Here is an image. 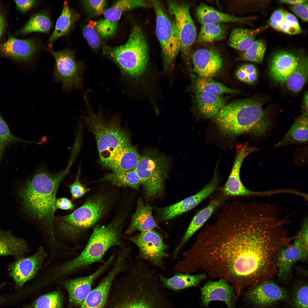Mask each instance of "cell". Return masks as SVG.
Instances as JSON below:
<instances>
[{"label": "cell", "instance_id": "f1b7e54d", "mask_svg": "<svg viewBox=\"0 0 308 308\" xmlns=\"http://www.w3.org/2000/svg\"><path fill=\"white\" fill-rule=\"evenodd\" d=\"M197 106L199 112L208 118H214L225 104V99L200 90H195Z\"/></svg>", "mask_w": 308, "mask_h": 308}, {"label": "cell", "instance_id": "680465c9", "mask_svg": "<svg viewBox=\"0 0 308 308\" xmlns=\"http://www.w3.org/2000/svg\"><path fill=\"white\" fill-rule=\"evenodd\" d=\"M279 2L294 5L301 3H308V1L305 0H280Z\"/></svg>", "mask_w": 308, "mask_h": 308}, {"label": "cell", "instance_id": "44dd1931", "mask_svg": "<svg viewBox=\"0 0 308 308\" xmlns=\"http://www.w3.org/2000/svg\"><path fill=\"white\" fill-rule=\"evenodd\" d=\"M219 181L218 177L214 175L209 182L197 193L164 208L161 214L162 220L171 219L195 207L215 190Z\"/></svg>", "mask_w": 308, "mask_h": 308}, {"label": "cell", "instance_id": "9a60e30c", "mask_svg": "<svg viewBox=\"0 0 308 308\" xmlns=\"http://www.w3.org/2000/svg\"><path fill=\"white\" fill-rule=\"evenodd\" d=\"M127 259L125 254H118L112 269L99 284L91 291L80 308H103L107 301L114 279L126 267Z\"/></svg>", "mask_w": 308, "mask_h": 308}, {"label": "cell", "instance_id": "f35d334b", "mask_svg": "<svg viewBox=\"0 0 308 308\" xmlns=\"http://www.w3.org/2000/svg\"><path fill=\"white\" fill-rule=\"evenodd\" d=\"M51 26V22L48 15L41 12L32 16L18 33L20 35L33 32L46 33L49 31Z\"/></svg>", "mask_w": 308, "mask_h": 308}, {"label": "cell", "instance_id": "ba28073f", "mask_svg": "<svg viewBox=\"0 0 308 308\" xmlns=\"http://www.w3.org/2000/svg\"><path fill=\"white\" fill-rule=\"evenodd\" d=\"M109 196L96 195L87 200L71 214L60 217L59 228L65 234L74 236L91 228L106 212L109 207Z\"/></svg>", "mask_w": 308, "mask_h": 308}, {"label": "cell", "instance_id": "ee69618b", "mask_svg": "<svg viewBox=\"0 0 308 308\" xmlns=\"http://www.w3.org/2000/svg\"><path fill=\"white\" fill-rule=\"evenodd\" d=\"M266 46L261 40H255L251 46L241 56L242 60L260 63L262 62L266 50Z\"/></svg>", "mask_w": 308, "mask_h": 308}, {"label": "cell", "instance_id": "7c38bea8", "mask_svg": "<svg viewBox=\"0 0 308 308\" xmlns=\"http://www.w3.org/2000/svg\"><path fill=\"white\" fill-rule=\"evenodd\" d=\"M50 50L55 60V80L61 82L66 90L81 87L82 68L80 62L75 58L74 51L68 48L57 51Z\"/></svg>", "mask_w": 308, "mask_h": 308}, {"label": "cell", "instance_id": "5bb4252c", "mask_svg": "<svg viewBox=\"0 0 308 308\" xmlns=\"http://www.w3.org/2000/svg\"><path fill=\"white\" fill-rule=\"evenodd\" d=\"M246 301L257 308H267L287 299V291L271 280L248 288L245 293Z\"/></svg>", "mask_w": 308, "mask_h": 308}, {"label": "cell", "instance_id": "4316f807", "mask_svg": "<svg viewBox=\"0 0 308 308\" xmlns=\"http://www.w3.org/2000/svg\"><path fill=\"white\" fill-rule=\"evenodd\" d=\"M195 15L197 20L202 25L222 23H244L250 19L222 12L203 3H200L196 8Z\"/></svg>", "mask_w": 308, "mask_h": 308}, {"label": "cell", "instance_id": "d4e9b609", "mask_svg": "<svg viewBox=\"0 0 308 308\" xmlns=\"http://www.w3.org/2000/svg\"><path fill=\"white\" fill-rule=\"evenodd\" d=\"M223 200L221 196L214 198L194 216L181 242L174 251L173 260L176 258L184 245L202 227L215 210L222 204Z\"/></svg>", "mask_w": 308, "mask_h": 308}, {"label": "cell", "instance_id": "e575fe53", "mask_svg": "<svg viewBox=\"0 0 308 308\" xmlns=\"http://www.w3.org/2000/svg\"><path fill=\"white\" fill-rule=\"evenodd\" d=\"M151 2L142 0H121L117 1L112 7L105 10L104 19L113 23H117L122 14L128 10L137 7H147Z\"/></svg>", "mask_w": 308, "mask_h": 308}, {"label": "cell", "instance_id": "ac0fdd59", "mask_svg": "<svg viewBox=\"0 0 308 308\" xmlns=\"http://www.w3.org/2000/svg\"><path fill=\"white\" fill-rule=\"evenodd\" d=\"M293 240L292 244L280 250L275 258L278 279L284 284H288L291 280L294 264L298 261H305L307 259L308 256L295 237Z\"/></svg>", "mask_w": 308, "mask_h": 308}, {"label": "cell", "instance_id": "7a4b0ae2", "mask_svg": "<svg viewBox=\"0 0 308 308\" xmlns=\"http://www.w3.org/2000/svg\"><path fill=\"white\" fill-rule=\"evenodd\" d=\"M155 271L139 260L110 292L103 308H163Z\"/></svg>", "mask_w": 308, "mask_h": 308}, {"label": "cell", "instance_id": "52a82bcc", "mask_svg": "<svg viewBox=\"0 0 308 308\" xmlns=\"http://www.w3.org/2000/svg\"><path fill=\"white\" fill-rule=\"evenodd\" d=\"M121 227V221L119 220H114L106 225L95 226L82 252L63 266L59 270V273L66 274L100 261L111 247L122 246Z\"/></svg>", "mask_w": 308, "mask_h": 308}, {"label": "cell", "instance_id": "836d02e7", "mask_svg": "<svg viewBox=\"0 0 308 308\" xmlns=\"http://www.w3.org/2000/svg\"><path fill=\"white\" fill-rule=\"evenodd\" d=\"M263 28L250 29L237 28L231 32L228 43L232 48L239 50L245 51L252 45L257 35Z\"/></svg>", "mask_w": 308, "mask_h": 308}, {"label": "cell", "instance_id": "ab89813d", "mask_svg": "<svg viewBox=\"0 0 308 308\" xmlns=\"http://www.w3.org/2000/svg\"><path fill=\"white\" fill-rule=\"evenodd\" d=\"M225 28L220 24L202 25L197 41L200 43H208L220 40L224 38Z\"/></svg>", "mask_w": 308, "mask_h": 308}, {"label": "cell", "instance_id": "7bdbcfd3", "mask_svg": "<svg viewBox=\"0 0 308 308\" xmlns=\"http://www.w3.org/2000/svg\"><path fill=\"white\" fill-rule=\"evenodd\" d=\"M19 142L32 143L14 136L10 131L5 121L0 115V163L6 147L10 144Z\"/></svg>", "mask_w": 308, "mask_h": 308}, {"label": "cell", "instance_id": "8992f818", "mask_svg": "<svg viewBox=\"0 0 308 308\" xmlns=\"http://www.w3.org/2000/svg\"><path fill=\"white\" fill-rule=\"evenodd\" d=\"M103 51L127 78H135L140 76L147 64L148 44L141 28L137 25L133 28L125 43L116 47L105 46Z\"/></svg>", "mask_w": 308, "mask_h": 308}, {"label": "cell", "instance_id": "681fc988", "mask_svg": "<svg viewBox=\"0 0 308 308\" xmlns=\"http://www.w3.org/2000/svg\"><path fill=\"white\" fill-rule=\"evenodd\" d=\"M308 221L307 217L303 222L301 230L297 235L295 236L304 253L308 256Z\"/></svg>", "mask_w": 308, "mask_h": 308}, {"label": "cell", "instance_id": "4fadbf2b", "mask_svg": "<svg viewBox=\"0 0 308 308\" xmlns=\"http://www.w3.org/2000/svg\"><path fill=\"white\" fill-rule=\"evenodd\" d=\"M168 7L169 12L175 18L180 50L184 56L187 58L196 35L194 23L190 13V7L187 3L173 1H169Z\"/></svg>", "mask_w": 308, "mask_h": 308}, {"label": "cell", "instance_id": "83f0119b", "mask_svg": "<svg viewBox=\"0 0 308 308\" xmlns=\"http://www.w3.org/2000/svg\"><path fill=\"white\" fill-rule=\"evenodd\" d=\"M140 157L136 147L131 144L113 157L104 166L113 172L131 170L135 168Z\"/></svg>", "mask_w": 308, "mask_h": 308}, {"label": "cell", "instance_id": "3957f363", "mask_svg": "<svg viewBox=\"0 0 308 308\" xmlns=\"http://www.w3.org/2000/svg\"><path fill=\"white\" fill-rule=\"evenodd\" d=\"M72 163L64 170L51 174L44 170L37 171L19 189L22 210L28 217L52 229L56 210V195L61 182L69 173Z\"/></svg>", "mask_w": 308, "mask_h": 308}, {"label": "cell", "instance_id": "9c48e42d", "mask_svg": "<svg viewBox=\"0 0 308 308\" xmlns=\"http://www.w3.org/2000/svg\"><path fill=\"white\" fill-rule=\"evenodd\" d=\"M169 169L168 160L155 149L144 151L134 169L148 198L162 194Z\"/></svg>", "mask_w": 308, "mask_h": 308}, {"label": "cell", "instance_id": "f546056e", "mask_svg": "<svg viewBox=\"0 0 308 308\" xmlns=\"http://www.w3.org/2000/svg\"><path fill=\"white\" fill-rule=\"evenodd\" d=\"M28 249L25 240L15 236L10 230L0 228V256L10 255L18 259L26 253Z\"/></svg>", "mask_w": 308, "mask_h": 308}, {"label": "cell", "instance_id": "4dcf8cb0", "mask_svg": "<svg viewBox=\"0 0 308 308\" xmlns=\"http://www.w3.org/2000/svg\"><path fill=\"white\" fill-rule=\"evenodd\" d=\"M206 277V275L203 273L192 275L188 273L179 272L170 278L166 277L161 274L159 275L162 284L166 287L174 290L196 286Z\"/></svg>", "mask_w": 308, "mask_h": 308}, {"label": "cell", "instance_id": "7dc6e473", "mask_svg": "<svg viewBox=\"0 0 308 308\" xmlns=\"http://www.w3.org/2000/svg\"><path fill=\"white\" fill-rule=\"evenodd\" d=\"M81 3L90 16H99L104 14L106 5V1L84 0Z\"/></svg>", "mask_w": 308, "mask_h": 308}, {"label": "cell", "instance_id": "c3c4849f", "mask_svg": "<svg viewBox=\"0 0 308 308\" xmlns=\"http://www.w3.org/2000/svg\"><path fill=\"white\" fill-rule=\"evenodd\" d=\"M117 26V23L111 22L104 18L96 22V29L100 37L107 38L114 34Z\"/></svg>", "mask_w": 308, "mask_h": 308}, {"label": "cell", "instance_id": "bcb514c9", "mask_svg": "<svg viewBox=\"0 0 308 308\" xmlns=\"http://www.w3.org/2000/svg\"><path fill=\"white\" fill-rule=\"evenodd\" d=\"M96 22L90 20L83 29V36L89 46L94 49L97 48L100 44V36L96 29Z\"/></svg>", "mask_w": 308, "mask_h": 308}, {"label": "cell", "instance_id": "e0dca14e", "mask_svg": "<svg viewBox=\"0 0 308 308\" xmlns=\"http://www.w3.org/2000/svg\"><path fill=\"white\" fill-rule=\"evenodd\" d=\"M115 254L91 274L84 277L72 279L66 282L65 287L67 291L70 303L74 306L80 307L92 290L94 281L105 271L114 261Z\"/></svg>", "mask_w": 308, "mask_h": 308}, {"label": "cell", "instance_id": "cb8c5ba5", "mask_svg": "<svg viewBox=\"0 0 308 308\" xmlns=\"http://www.w3.org/2000/svg\"><path fill=\"white\" fill-rule=\"evenodd\" d=\"M301 58L288 51H282L276 53L271 61L270 75L276 81L284 83L296 68Z\"/></svg>", "mask_w": 308, "mask_h": 308}, {"label": "cell", "instance_id": "f907efd6", "mask_svg": "<svg viewBox=\"0 0 308 308\" xmlns=\"http://www.w3.org/2000/svg\"><path fill=\"white\" fill-rule=\"evenodd\" d=\"M78 175L76 181L69 186L72 198V200L78 198L84 195L88 191V189L82 184L78 180Z\"/></svg>", "mask_w": 308, "mask_h": 308}, {"label": "cell", "instance_id": "6da1fadb", "mask_svg": "<svg viewBox=\"0 0 308 308\" xmlns=\"http://www.w3.org/2000/svg\"><path fill=\"white\" fill-rule=\"evenodd\" d=\"M202 233L199 253L209 276L225 279L238 295L277 274V253L291 238L282 221L262 206L241 207Z\"/></svg>", "mask_w": 308, "mask_h": 308}, {"label": "cell", "instance_id": "d6986e66", "mask_svg": "<svg viewBox=\"0 0 308 308\" xmlns=\"http://www.w3.org/2000/svg\"><path fill=\"white\" fill-rule=\"evenodd\" d=\"M238 296L233 286L223 278L216 281H209L201 288L202 306L208 307L213 301L224 302L227 308H236Z\"/></svg>", "mask_w": 308, "mask_h": 308}, {"label": "cell", "instance_id": "7402d4cb", "mask_svg": "<svg viewBox=\"0 0 308 308\" xmlns=\"http://www.w3.org/2000/svg\"><path fill=\"white\" fill-rule=\"evenodd\" d=\"M194 71L200 77L212 78L221 69L223 59L219 52L212 48H201L192 57Z\"/></svg>", "mask_w": 308, "mask_h": 308}, {"label": "cell", "instance_id": "603a6c76", "mask_svg": "<svg viewBox=\"0 0 308 308\" xmlns=\"http://www.w3.org/2000/svg\"><path fill=\"white\" fill-rule=\"evenodd\" d=\"M41 45L33 39H20L10 37L0 45V52L4 56L20 61H29L40 49Z\"/></svg>", "mask_w": 308, "mask_h": 308}, {"label": "cell", "instance_id": "91938a15", "mask_svg": "<svg viewBox=\"0 0 308 308\" xmlns=\"http://www.w3.org/2000/svg\"><path fill=\"white\" fill-rule=\"evenodd\" d=\"M5 24L3 16L0 11V38L1 37L5 28Z\"/></svg>", "mask_w": 308, "mask_h": 308}, {"label": "cell", "instance_id": "94428289", "mask_svg": "<svg viewBox=\"0 0 308 308\" xmlns=\"http://www.w3.org/2000/svg\"><path fill=\"white\" fill-rule=\"evenodd\" d=\"M304 103L305 106V111L308 112V93L305 94L304 96Z\"/></svg>", "mask_w": 308, "mask_h": 308}, {"label": "cell", "instance_id": "d6a6232c", "mask_svg": "<svg viewBox=\"0 0 308 308\" xmlns=\"http://www.w3.org/2000/svg\"><path fill=\"white\" fill-rule=\"evenodd\" d=\"M78 16L77 14L69 7L67 3H64L62 12L49 39L48 44L50 48L52 47L56 40L68 33L77 21Z\"/></svg>", "mask_w": 308, "mask_h": 308}, {"label": "cell", "instance_id": "60d3db41", "mask_svg": "<svg viewBox=\"0 0 308 308\" xmlns=\"http://www.w3.org/2000/svg\"><path fill=\"white\" fill-rule=\"evenodd\" d=\"M24 308H64L63 297L59 291H54L40 297Z\"/></svg>", "mask_w": 308, "mask_h": 308}, {"label": "cell", "instance_id": "ffe728a7", "mask_svg": "<svg viewBox=\"0 0 308 308\" xmlns=\"http://www.w3.org/2000/svg\"><path fill=\"white\" fill-rule=\"evenodd\" d=\"M46 256L41 247L33 255L18 259L10 265V274L16 286L20 288L36 274Z\"/></svg>", "mask_w": 308, "mask_h": 308}, {"label": "cell", "instance_id": "2e32d148", "mask_svg": "<svg viewBox=\"0 0 308 308\" xmlns=\"http://www.w3.org/2000/svg\"><path fill=\"white\" fill-rule=\"evenodd\" d=\"M255 149L254 148L247 144L237 146L236 158L232 170L222 189L224 194L240 196L268 195L271 194V191L255 192L250 191L246 188L241 181L240 171L242 163L246 157Z\"/></svg>", "mask_w": 308, "mask_h": 308}, {"label": "cell", "instance_id": "f5cc1de1", "mask_svg": "<svg viewBox=\"0 0 308 308\" xmlns=\"http://www.w3.org/2000/svg\"><path fill=\"white\" fill-rule=\"evenodd\" d=\"M291 9L293 13L303 21H308V3L293 5L291 7Z\"/></svg>", "mask_w": 308, "mask_h": 308}, {"label": "cell", "instance_id": "30bf717a", "mask_svg": "<svg viewBox=\"0 0 308 308\" xmlns=\"http://www.w3.org/2000/svg\"><path fill=\"white\" fill-rule=\"evenodd\" d=\"M151 2L156 15V35L166 70L172 67L180 50L179 39L175 22L168 16L161 3L157 1Z\"/></svg>", "mask_w": 308, "mask_h": 308}, {"label": "cell", "instance_id": "816d5d0a", "mask_svg": "<svg viewBox=\"0 0 308 308\" xmlns=\"http://www.w3.org/2000/svg\"><path fill=\"white\" fill-rule=\"evenodd\" d=\"M285 11L279 9L275 11L269 20V24L274 29L279 31L280 25L284 21Z\"/></svg>", "mask_w": 308, "mask_h": 308}, {"label": "cell", "instance_id": "6f0895ef", "mask_svg": "<svg viewBox=\"0 0 308 308\" xmlns=\"http://www.w3.org/2000/svg\"><path fill=\"white\" fill-rule=\"evenodd\" d=\"M236 75L238 79L241 81L245 82L246 79L247 74L240 67L236 71Z\"/></svg>", "mask_w": 308, "mask_h": 308}, {"label": "cell", "instance_id": "5b68a950", "mask_svg": "<svg viewBox=\"0 0 308 308\" xmlns=\"http://www.w3.org/2000/svg\"><path fill=\"white\" fill-rule=\"evenodd\" d=\"M85 121L96 141L100 162L103 166L122 149L131 144L130 135L117 117L108 119L89 108Z\"/></svg>", "mask_w": 308, "mask_h": 308}, {"label": "cell", "instance_id": "277c9868", "mask_svg": "<svg viewBox=\"0 0 308 308\" xmlns=\"http://www.w3.org/2000/svg\"><path fill=\"white\" fill-rule=\"evenodd\" d=\"M214 119L221 132L230 135L250 133L260 136L270 125L261 104L251 99L225 104Z\"/></svg>", "mask_w": 308, "mask_h": 308}, {"label": "cell", "instance_id": "f6af8a7d", "mask_svg": "<svg viewBox=\"0 0 308 308\" xmlns=\"http://www.w3.org/2000/svg\"><path fill=\"white\" fill-rule=\"evenodd\" d=\"M279 31L293 35L300 33L302 30L296 18L291 13L285 11L284 21L280 25Z\"/></svg>", "mask_w": 308, "mask_h": 308}, {"label": "cell", "instance_id": "d590c367", "mask_svg": "<svg viewBox=\"0 0 308 308\" xmlns=\"http://www.w3.org/2000/svg\"><path fill=\"white\" fill-rule=\"evenodd\" d=\"M108 181L118 187H129L137 189L141 184V180L135 169L129 171L113 172L107 174L100 180Z\"/></svg>", "mask_w": 308, "mask_h": 308}, {"label": "cell", "instance_id": "9f6ffc18", "mask_svg": "<svg viewBox=\"0 0 308 308\" xmlns=\"http://www.w3.org/2000/svg\"><path fill=\"white\" fill-rule=\"evenodd\" d=\"M241 67L246 72L247 75L258 72L256 67L252 64H246L242 65Z\"/></svg>", "mask_w": 308, "mask_h": 308}, {"label": "cell", "instance_id": "db71d44e", "mask_svg": "<svg viewBox=\"0 0 308 308\" xmlns=\"http://www.w3.org/2000/svg\"><path fill=\"white\" fill-rule=\"evenodd\" d=\"M14 1L18 9L23 13L31 9L37 3L36 1L33 0H15Z\"/></svg>", "mask_w": 308, "mask_h": 308}, {"label": "cell", "instance_id": "1f68e13d", "mask_svg": "<svg viewBox=\"0 0 308 308\" xmlns=\"http://www.w3.org/2000/svg\"><path fill=\"white\" fill-rule=\"evenodd\" d=\"M308 135V112L305 111L295 119L289 130L276 146L293 143H305L307 141Z\"/></svg>", "mask_w": 308, "mask_h": 308}, {"label": "cell", "instance_id": "11a10c76", "mask_svg": "<svg viewBox=\"0 0 308 308\" xmlns=\"http://www.w3.org/2000/svg\"><path fill=\"white\" fill-rule=\"evenodd\" d=\"M56 208L62 210H73L75 205L68 198H61L56 199Z\"/></svg>", "mask_w": 308, "mask_h": 308}, {"label": "cell", "instance_id": "74e56055", "mask_svg": "<svg viewBox=\"0 0 308 308\" xmlns=\"http://www.w3.org/2000/svg\"><path fill=\"white\" fill-rule=\"evenodd\" d=\"M194 88L195 90H200L216 95L239 93L238 91L228 88L210 78L199 77L196 81Z\"/></svg>", "mask_w": 308, "mask_h": 308}, {"label": "cell", "instance_id": "8fae6325", "mask_svg": "<svg viewBox=\"0 0 308 308\" xmlns=\"http://www.w3.org/2000/svg\"><path fill=\"white\" fill-rule=\"evenodd\" d=\"M129 240L138 247L139 259L161 270L165 269L164 260L170 255L167 252L169 246L161 235L152 230L141 232Z\"/></svg>", "mask_w": 308, "mask_h": 308}, {"label": "cell", "instance_id": "8d00e7d4", "mask_svg": "<svg viewBox=\"0 0 308 308\" xmlns=\"http://www.w3.org/2000/svg\"><path fill=\"white\" fill-rule=\"evenodd\" d=\"M308 75V59L301 58L298 65L284 83L290 90L296 93L300 91L307 82Z\"/></svg>", "mask_w": 308, "mask_h": 308}, {"label": "cell", "instance_id": "b9f144b4", "mask_svg": "<svg viewBox=\"0 0 308 308\" xmlns=\"http://www.w3.org/2000/svg\"><path fill=\"white\" fill-rule=\"evenodd\" d=\"M308 284L305 281L298 283L294 287L287 299L290 308H308Z\"/></svg>", "mask_w": 308, "mask_h": 308}, {"label": "cell", "instance_id": "484cf974", "mask_svg": "<svg viewBox=\"0 0 308 308\" xmlns=\"http://www.w3.org/2000/svg\"><path fill=\"white\" fill-rule=\"evenodd\" d=\"M159 228L152 215V208L148 205L144 204L141 200L137 203L136 210L132 215L130 224L125 232L126 235L131 234L136 231L144 232Z\"/></svg>", "mask_w": 308, "mask_h": 308}]
</instances>
